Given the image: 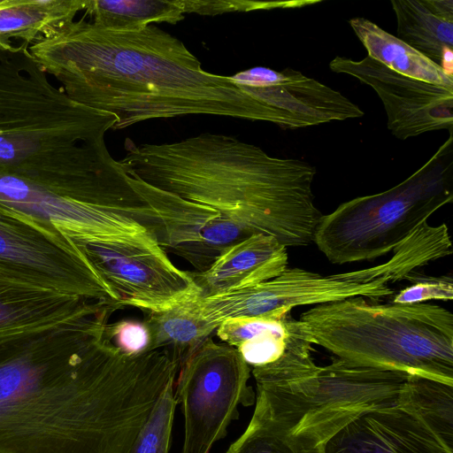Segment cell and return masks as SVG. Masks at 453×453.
<instances>
[{
    "mask_svg": "<svg viewBox=\"0 0 453 453\" xmlns=\"http://www.w3.org/2000/svg\"><path fill=\"white\" fill-rule=\"evenodd\" d=\"M94 301L59 322L0 332V453H127L178 365L127 355Z\"/></svg>",
    "mask_w": 453,
    "mask_h": 453,
    "instance_id": "6da1fadb",
    "label": "cell"
},
{
    "mask_svg": "<svg viewBox=\"0 0 453 453\" xmlns=\"http://www.w3.org/2000/svg\"><path fill=\"white\" fill-rule=\"evenodd\" d=\"M29 50L69 98L115 115L112 130L194 114L261 121L255 98L230 77L204 71L181 41L154 24L111 31L83 17Z\"/></svg>",
    "mask_w": 453,
    "mask_h": 453,
    "instance_id": "7a4b0ae2",
    "label": "cell"
},
{
    "mask_svg": "<svg viewBox=\"0 0 453 453\" xmlns=\"http://www.w3.org/2000/svg\"><path fill=\"white\" fill-rule=\"evenodd\" d=\"M119 161L157 188L210 206L252 234L285 247L313 242L322 213L314 203L316 168L268 155L236 137L200 134L172 143L136 145Z\"/></svg>",
    "mask_w": 453,
    "mask_h": 453,
    "instance_id": "3957f363",
    "label": "cell"
},
{
    "mask_svg": "<svg viewBox=\"0 0 453 453\" xmlns=\"http://www.w3.org/2000/svg\"><path fill=\"white\" fill-rule=\"evenodd\" d=\"M299 320L339 358L453 385V314L442 306L355 296L315 305Z\"/></svg>",
    "mask_w": 453,
    "mask_h": 453,
    "instance_id": "277c9868",
    "label": "cell"
},
{
    "mask_svg": "<svg viewBox=\"0 0 453 453\" xmlns=\"http://www.w3.org/2000/svg\"><path fill=\"white\" fill-rule=\"evenodd\" d=\"M408 375L338 357L293 381L256 384L250 421L294 453H325L327 442L357 417L395 406Z\"/></svg>",
    "mask_w": 453,
    "mask_h": 453,
    "instance_id": "5b68a950",
    "label": "cell"
},
{
    "mask_svg": "<svg viewBox=\"0 0 453 453\" xmlns=\"http://www.w3.org/2000/svg\"><path fill=\"white\" fill-rule=\"evenodd\" d=\"M92 114L36 63L0 61V177L27 188L67 177Z\"/></svg>",
    "mask_w": 453,
    "mask_h": 453,
    "instance_id": "8992f818",
    "label": "cell"
},
{
    "mask_svg": "<svg viewBox=\"0 0 453 453\" xmlns=\"http://www.w3.org/2000/svg\"><path fill=\"white\" fill-rule=\"evenodd\" d=\"M384 263L350 272L321 275L287 267L277 277L245 288L196 299L201 317L214 327L227 319L285 314L296 306L318 305L363 296H392L391 285L437 259L452 254L446 224L424 222L394 249Z\"/></svg>",
    "mask_w": 453,
    "mask_h": 453,
    "instance_id": "52a82bcc",
    "label": "cell"
},
{
    "mask_svg": "<svg viewBox=\"0 0 453 453\" xmlns=\"http://www.w3.org/2000/svg\"><path fill=\"white\" fill-rule=\"evenodd\" d=\"M453 200V135L419 169L381 193L358 196L322 215L314 241L333 264L372 260L400 244Z\"/></svg>",
    "mask_w": 453,
    "mask_h": 453,
    "instance_id": "ba28073f",
    "label": "cell"
},
{
    "mask_svg": "<svg viewBox=\"0 0 453 453\" xmlns=\"http://www.w3.org/2000/svg\"><path fill=\"white\" fill-rule=\"evenodd\" d=\"M174 394L184 416L181 453H210L238 418V407L255 403L251 368L236 349L209 337L182 365Z\"/></svg>",
    "mask_w": 453,
    "mask_h": 453,
    "instance_id": "9c48e42d",
    "label": "cell"
},
{
    "mask_svg": "<svg viewBox=\"0 0 453 453\" xmlns=\"http://www.w3.org/2000/svg\"><path fill=\"white\" fill-rule=\"evenodd\" d=\"M0 273L117 306V296L79 245L61 233L1 204Z\"/></svg>",
    "mask_w": 453,
    "mask_h": 453,
    "instance_id": "30bf717a",
    "label": "cell"
},
{
    "mask_svg": "<svg viewBox=\"0 0 453 453\" xmlns=\"http://www.w3.org/2000/svg\"><path fill=\"white\" fill-rule=\"evenodd\" d=\"M76 244L117 296L119 309L161 311L201 295L192 273L174 265L159 244Z\"/></svg>",
    "mask_w": 453,
    "mask_h": 453,
    "instance_id": "8fae6325",
    "label": "cell"
},
{
    "mask_svg": "<svg viewBox=\"0 0 453 453\" xmlns=\"http://www.w3.org/2000/svg\"><path fill=\"white\" fill-rule=\"evenodd\" d=\"M130 176L131 185L157 219L160 247L188 261L197 273L207 270L228 247L252 234L210 206Z\"/></svg>",
    "mask_w": 453,
    "mask_h": 453,
    "instance_id": "7c38bea8",
    "label": "cell"
},
{
    "mask_svg": "<svg viewBox=\"0 0 453 453\" xmlns=\"http://www.w3.org/2000/svg\"><path fill=\"white\" fill-rule=\"evenodd\" d=\"M230 78L257 100L263 121L283 128L364 116L361 108L341 92L291 68L254 67Z\"/></svg>",
    "mask_w": 453,
    "mask_h": 453,
    "instance_id": "4fadbf2b",
    "label": "cell"
},
{
    "mask_svg": "<svg viewBox=\"0 0 453 453\" xmlns=\"http://www.w3.org/2000/svg\"><path fill=\"white\" fill-rule=\"evenodd\" d=\"M329 67L334 73L357 79L377 93L387 113L388 128L396 138L452 130L453 88L402 75L368 56L361 60L335 57Z\"/></svg>",
    "mask_w": 453,
    "mask_h": 453,
    "instance_id": "5bb4252c",
    "label": "cell"
},
{
    "mask_svg": "<svg viewBox=\"0 0 453 453\" xmlns=\"http://www.w3.org/2000/svg\"><path fill=\"white\" fill-rule=\"evenodd\" d=\"M326 453H453L418 420L389 406L348 424L326 446Z\"/></svg>",
    "mask_w": 453,
    "mask_h": 453,
    "instance_id": "9a60e30c",
    "label": "cell"
},
{
    "mask_svg": "<svg viewBox=\"0 0 453 453\" xmlns=\"http://www.w3.org/2000/svg\"><path fill=\"white\" fill-rule=\"evenodd\" d=\"M287 267V247L272 235L256 233L228 247L204 272L191 273L203 297L257 285Z\"/></svg>",
    "mask_w": 453,
    "mask_h": 453,
    "instance_id": "2e32d148",
    "label": "cell"
},
{
    "mask_svg": "<svg viewBox=\"0 0 453 453\" xmlns=\"http://www.w3.org/2000/svg\"><path fill=\"white\" fill-rule=\"evenodd\" d=\"M93 302L0 273V332L59 322Z\"/></svg>",
    "mask_w": 453,
    "mask_h": 453,
    "instance_id": "e0dca14e",
    "label": "cell"
},
{
    "mask_svg": "<svg viewBox=\"0 0 453 453\" xmlns=\"http://www.w3.org/2000/svg\"><path fill=\"white\" fill-rule=\"evenodd\" d=\"M397 37L452 75L453 1L393 0Z\"/></svg>",
    "mask_w": 453,
    "mask_h": 453,
    "instance_id": "ac0fdd59",
    "label": "cell"
},
{
    "mask_svg": "<svg viewBox=\"0 0 453 453\" xmlns=\"http://www.w3.org/2000/svg\"><path fill=\"white\" fill-rule=\"evenodd\" d=\"M86 0H0V40L28 45L51 39L74 21Z\"/></svg>",
    "mask_w": 453,
    "mask_h": 453,
    "instance_id": "d6986e66",
    "label": "cell"
},
{
    "mask_svg": "<svg viewBox=\"0 0 453 453\" xmlns=\"http://www.w3.org/2000/svg\"><path fill=\"white\" fill-rule=\"evenodd\" d=\"M349 23L372 59L402 75L453 88V75L397 36L365 18H353Z\"/></svg>",
    "mask_w": 453,
    "mask_h": 453,
    "instance_id": "ffe728a7",
    "label": "cell"
},
{
    "mask_svg": "<svg viewBox=\"0 0 453 453\" xmlns=\"http://www.w3.org/2000/svg\"><path fill=\"white\" fill-rule=\"evenodd\" d=\"M196 298L168 310L144 311L150 336L149 350H165L179 369L216 331L201 317Z\"/></svg>",
    "mask_w": 453,
    "mask_h": 453,
    "instance_id": "44dd1931",
    "label": "cell"
},
{
    "mask_svg": "<svg viewBox=\"0 0 453 453\" xmlns=\"http://www.w3.org/2000/svg\"><path fill=\"white\" fill-rule=\"evenodd\" d=\"M395 406L453 452V385L410 374L400 388Z\"/></svg>",
    "mask_w": 453,
    "mask_h": 453,
    "instance_id": "7402d4cb",
    "label": "cell"
},
{
    "mask_svg": "<svg viewBox=\"0 0 453 453\" xmlns=\"http://www.w3.org/2000/svg\"><path fill=\"white\" fill-rule=\"evenodd\" d=\"M93 24L111 31L140 30L153 23L176 24L184 19L180 0H86Z\"/></svg>",
    "mask_w": 453,
    "mask_h": 453,
    "instance_id": "603a6c76",
    "label": "cell"
},
{
    "mask_svg": "<svg viewBox=\"0 0 453 453\" xmlns=\"http://www.w3.org/2000/svg\"><path fill=\"white\" fill-rule=\"evenodd\" d=\"M174 383L165 388L127 453H169L177 404Z\"/></svg>",
    "mask_w": 453,
    "mask_h": 453,
    "instance_id": "cb8c5ba5",
    "label": "cell"
},
{
    "mask_svg": "<svg viewBox=\"0 0 453 453\" xmlns=\"http://www.w3.org/2000/svg\"><path fill=\"white\" fill-rule=\"evenodd\" d=\"M288 315L285 326L265 331L241 343L235 349L250 367H261L280 359L288 345L289 331L293 320Z\"/></svg>",
    "mask_w": 453,
    "mask_h": 453,
    "instance_id": "d4e9b609",
    "label": "cell"
},
{
    "mask_svg": "<svg viewBox=\"0 0 453 453\" xmlns=\"http://www.w3.org/2000/svg\"><path fill=\"white\" fill-rule=\"evenodd\" d=\"M411 285L395 293L391 303L411 304L429 300L451 301L453 299V279L451 275L428 276L417 271L406 277Z\"/></svg>",
    "mask_w": 453,
    "mask_h": 453,
    "instance_id": "484cf974",
    "label": "cell"
},
{
    "mask_svg": "<svg viewBox=\"0 0 453 453\" xmlns=\"http://www.w3.org/2000/svg\"><path fill=\"white\" fill-rule=\"evenodd\" d=\"M290 312L265 317H242L227 319L217 327L215 334L219 340L233 348L268 330L285 326Z\"/></svg>",
    "mask_w": 453,
    "mask_h": 453,
    "instance_id": "4316f807",
    "label": "cell"
},
{
    "mask_svg": "<svg viewBox=\"0 0 453 453\" xmlns=\"http://www.w3.org/2000/svg\"><path fill=\"white\" fill-rule=\"evenodd\" d=\"M105 334L117 348L127 355H140L150 351V331L143 320L124 319L108 323Z\"/></svg>",
    "mask_w": 453,
    "mask_h": 453,
    "instance_id": "83f0119b",
    "label": "cell"
},
{
    "mask_svg": "<svg viewBox=\"0 0 453 453\" xmlns=\"http://www.w3.org/2000/svg\"><path fill=\"white\" fill-rule=\"evenodd\" d=\"M226 453H294L276 436L250 421L242 434ZM326 453V452H325Z\"/></svg>",
    "mask_w": 453,
    "mask_h": 453,
    "instance_id": "f1b7e54d",
    "label": "cell"
},
{
    "mask_svg": "<svg viewBox=\"0 0 453 453\" xmlns=\"http://www.w3.org/2000/svg\"><path fill=\"white\" fill-rule=\"evenodd\" d=\"M180 4L184 13L195 12L201 15H217L232 12H247L256 9L275 7L273 3L233 0H180Z\"/></svg>",
    "mask_w": 453,
    "mask_h": 453,
    "instance_id": "f546056e",
    "label": "cell"
}]
</instances>
